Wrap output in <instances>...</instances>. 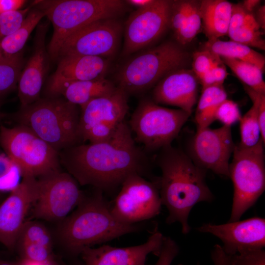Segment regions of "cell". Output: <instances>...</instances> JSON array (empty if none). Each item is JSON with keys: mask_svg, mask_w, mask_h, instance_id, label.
<instances>
[{"mask_svg": "<svg viewBox=\"0 0 265 265\" xmlns=\"http://www.w3.org/2000/svg\"><path fill=\"white\" fill-rule=\"evenodd\" d=\"M60 163L82 186L102 191L120 186L132 174H149L150 161L136 144L128 124L124 121L104 141L78 144L59 152Z\"/></svg>", "mask_w": 265, "mask_h": 265, "instance_id": "1", "label": "cell"}, {"mask_svg": "<svg viewBox=\"0 0 265 265\" xmlns=\"http://www.w3.org/2000/svg\"><path fill=\"white\" fill-rule=\"evenodd\" d=\"M156 159L161 172L158 183L161 204L168 212L166 222H179L182 232L187 234L191 229L188 216L194 205L214 199L206 182L207 171L171 144L159 150Z\"/></svg>", "mask_w": 265, "mask_h": 265, "instance_id": "2", "label": "cell"}, {"mask_svg": "<svg viewBox=\"0 0 265 265\" xmlns=\"http://www.w3.org/2000/svg\"><path fill=\"white\" fill-rule=\"evenodd\" d=\"M103 192L96 189L93 195L85 196L60 227L62 243L74 255H80L85 247L140 232L146 227L141 222L127 224L116 220Z\"/></svg>", "mask_w": 265, "mask_h": 265, "instance_id": "3", "label": "cell"}, {"mask_svg": "<svg viewBox=\"0 0 265 265\" xmlns=\"http://www.w3.org/2000/svg\"><path fill=\"white\" fill-rule=\"evenodd\" d=\"M78 106L60 96H49L21 107L16 115L27 127L59 152L81 144Z\"/></svg>", "mask_w": 265, "mask_h": 265, "instance_id": "4", "label": "cell"}, {"mask_svg": "<svg viewBox=\"0 0 265 265\" xmlns=\"http://www.w3.org/2000/svg\"><path fill=\"white\" fill-rule=\"evenodd\" d=\"M120 0H36L33 6L44 13L53 27L48 47L49 57L58 59L59 50L65 40L84 26L99 20L116 18L125 10Z\"/></svg>", "mask_w": 265, "mask_h": 265, "instance_id": "5", "label": "cell"}, {"mask_svg": "<svg viewBox=\"0 0 265 265\" xmlns=\"http://www.w3.org/2000/svg\"><path fill=\"white\" fill-rule=\"evenodd\" d=\"M188 54L176 43L167 41L129 59L118 71L116 86L129 95L153 88L170 72L183 68Z\"/></svg>", "mask_w": 265, "mask_h": 265, "instance_id": "6", "label": "cell"}, {"mask_svg": "<svg viewBox=\"0 0 265 265\" xmlns=\"http://www.w3.org/2000/svg\"><path fill=\"white\" fill-rule=\"evenodd\" d=\"M264 144L261 139L252 147H245L239 143L235 145L229 167L234 191L228 222L239 220L265 190Z\"/></svg>", "mask_w": 265, "mask_h": 265, "instance_id": "7", "label": "cell"}, {"mask_svg": "<svg viewBox=\"0 0 265 265\" xmlns=\"http://www.w3.org/2000/svg\"><path fill=\"white\" fill-rule=\"evenodd\" d=\"M0 144L22 178L41 177L60 170L59 152L25 126H1Z\"/></svg>", "mask_w": 265, "mask_h": 265, "instance_id": "8", "label": "cell"}, {"mask_svg": "<svg viewBox=\"0 0 265 265\" xmlns=\"http://www.w3.org/2000/svg\"><path fill=\"white\" fill-rule=\"evenodd\" d=\"M190 115L179 108L161 106L146 97L139 101L128 125L135 141L145 150L155 151L171 144Z\"/></svg>", "mask_w": 265, "mask_h": 265, "instance_id": "9", "label": "cell"}, {"mask_svg": "<svg viewBox=\"0 0 265 265\" xmlns=\"http://www.w3.org/2000/svg\"><path fill=\"white\" fill-rule=\"evenodd\" d=\"M127 93L117 86L111 93L92 100L80 108L79 133L82 143L104 141L125 121L128 112Z\"/></svg>", "mask_w": 265, "mask_h": 265, "instance_id": "10", "label": "cell"}, {"mask_svg": "<svg viewBox=\"0 0 265 265\" xmlns=\"http://www.w3.org/2000/svg\"><path fill=\"white\" fill-rule=\"evenodd\" d=\"M158 183L136 173L128 176L110 204L114 217L121 223L134 224L159 214L162 204Z\"/></svg>", "mask_w": 265, "mask_h": 265, "instance_id": "11", "label": "cell"}, {"mask_svg": "<svg viewBox=\"0 0 265 265\" xmlns=\"http://www.w3.org/2000/svg\"><path fill=\"white\" fill-rule=\"evenodd\" d=\"M38 196L34 203V217L48 221L64 220L78 207L85 195L77 180L60 170L40 178Z\"/></svg>", "mask_w": 265, "mask_h": 265, "instance_id": "12", "label": "cell"}, {"mask_svg": "<svg viewBox=\"0 0 265 265\" xmlns=\"http://www.w3.org/2000/svg\"><path fill=\"white\" fill-rule=\"evenodd\" d=\"M235 145L231 127H197L185 152L200 168L229 177V159Z\"/></svg>", "mask_w": 265, "mask_h": 265, "instance_id": "13", "label": "cell"}, {"mask_svg": "<svg viewBox=\"0 0 265 265\" xmlns=\"http://www.w3.org/2000/svg\"><path fill=\"white\" fill-rule=\"evenodd\" d=\"M122 26L116 18L94 21L76 31L63 42L58 52L61 57L80 55L106 58L116 51Z\"/></svg>", "mask_w": 265, "mask_h": 265, "instance_id": "14", "label": "cell"}, {"mask_svg": "<svg viewBox=\"0 0 265 265\" xmlns=\"http://www.w3.org/2000/svg\"><path fill=\"white\" fill-rule=\"evenodd\" d=\"M172 0H155L133 11L127 19L122 54L128 56L153 43L169 27Z\"/></svg>", "mask_w": 265, "mask_h": 265, "instance_id": "15", "label": "cell"}, {"mask_svg": "<svg viewBox=\"0 0 265 265\" xmlns=\"http://www.w3.org/2000/svg\"><path fill=\"white\" fill-rule=\"evenodd\" d=\"M36 178L24 177L18 186L0 205V242L9 249L15 247L30 208L38 196Z\"/></svg>", "mask_w": 265, "mask_h": 265, "instance_id": "16", "label": "cell"}, {"mask_svg": "<svg viewBox=\"0 0 265 265\" xmlns=\"http://www.w3.org/2000/svg\"><path fill=\"white\" fill-rule=\"evenodd\" d=\"M200 232L212 234L223 242L227 255L263 249L265 246V219L253 217L222 224L205 223L196 228Z\"/></svg>", "mask_w": 265, "mask_h": 265, "instance_id": "17", "label": "cell"}, {"mask_svg": "<svg viewBox=\"0 0 265 265\" xmlns=\"http://www.w3.org/2000/svg\"><path fill=\"white\" fill-rule=\"evenodd\" d=\"M163 237L156 229L143 244L124 247L105 244L97 248L87 247L80 255L84 265H147L149 254L158 257Z\"/></svg>", "mask_w": 265, "mask_h": 265, "instance_id": "18", "label": "cell"}, {"mask_svg": "<svg viewBox=\"0 0 265 265\" xmlns=\"http://www.w3.org/2000/svg\"><path fill=\"white\" fill-rule=\"evenodd\" d=\"M58 59L47 86L50 96H60L63 88L71 82L105 78L110 66L106 58L100 56L71 55Z\"/></svg>", "mask_w": 265, "mask_h": 265, "instance_id": "19", "label": "cell"}, {"mask_svg": "<svg viewBox=\"0 0 265 265\" xmlns=\"http://www.w3.org/2000/svg\"><path fill=\"white\" fill-rule=\"evenodd\" d=\"M199 83L192 70H175L153 87L152 99L157 104L177 106L191 114L197 100Z\"/></svg>", "mask_w": 265, "mask_h": 265, "instance_id": "20", "label": "cell"}, {"mask_svg": "<svg viewBox=\"0 0 265 265\" xmlns=\"http://www.w3.org/2000/svg\"><path fill=\"white\" fill-rule=\"evenodd\" d=\"M48 27V23L38 25L33 53L21 72L18 83L21 107L31 104L40 99L49 57L45 44Z\"/></svg>", "mask_w": 265, "mask_h": 265, "instance_id": "21", "label": "cell"}, {"mask_svg": "<svg viewBox=\"0 0 265 265\" xmlns=\"http://www.w3.org/2000/svg\"><path fill=\"white\" fill-rule=\"evenodd\" d=\"M254 15L245 11L240 3L233 4L228 34L231 40L264 50L265 40Z\"/></svg>", "mask_w": 265, "mask_h": 265, "instance_id": "22", "label": "cell"}, {"mask_svg": "<svg viewBox=\"0 0 265 265\" xmlns=\"http://www.w3.org/2000/svg\"><path fill=\"white\" fill-rule=\"evenodd\" d=\"M233 4L225 0L200 1L202 26L208 40L228 34Z\"/></svg>", "mask_w": 265, "mask_h": 265, "instance_id": "23", "label": "cell"}, {"mask_svg": "<svg viewBox=\"0 0 265 265\" xmlns=\"http://www.w3.org/2000/svg\"><path fill=\"white\" fill-rule=\"evenodd\" d=\"M116 87L112 81L105 78L74 81L67 84L60 96H63L70 103L81 107L92 100L111 93Z\"/></svg>", "mask_w": 265, "mask_h": 265, "instance_id": "24", "label": "cell"}, {"mask_svg": "<svg viewBox=\"0 0 265 265\" xmlns=\"http://www.w3.org/2000/svg\"><path fill=\"white\" fill-rule=\"evenodd\" d=\"M220 57L232 58L253 64L263 72L265 69V57L251 47L245 45L230 41H222L219 39L208 40L204 44V49Z\"/></svg>", "mask_w": 265, "mask_h": 265, "instance_id": "25", "label": "cell"}, {"mask_svg": "<svg viewBox=\"0 0 265 265\" xmlns=\"http://www.w3.org/2000/svg\"><path fill=\"white\" fill-rule=\"evenodd\" d=\"M45 16L39 8L31 9L18 29L0 39V58L11 57L21 53L31 33Z\"/></svg>", "mask_w": 265, "mask_h": 265, "instance_id": "26", "label": "cell"}, {"mask_svg": "<svg viewBox=\"0 0 265 265\" xmlns=\"http://www.w3.org/2000/svg\"><path fill=\"white\" fill-rule=\"evenodd\" d=\"M226 99L227 94L223 85L214 84L202 89L195 114L197 127H209L215 121L217 107Z\"/></svg>", "mask_w": 265, "mask_h": 265, "instance_id": "27", "label": "cell"}, {"mask_svg": "<svg viewBox=\"0 0 265 265\" xmlns=\"http://www.w3.org/2000/svg\"><path fill=\"white\" fill-rule=\"evenodd\" d=\"M225 64L244 85L254 91L265 93L263 71L258 66L248 62L226 57H220Z\"/></svg>", "mask_w": 265, "mask_h": 265, "instance_id": "28", "label": "cell"}, {"mask_svg": "<svg viewBox=\"0 0 265 265\" xmlns=\"http://www.w3.org/2000/svg\"><path fill=\"white\" fill-rule=\"evenodd\" d=\"M22 53L0 58V96L13 90L18 83L23 68Z\"/></svg>", "mask_w": 265, "mask_h": 265, "instance_id": "29", "label": "cell"}, {"mask_svg": "<svg viewBox=\"0 0 265 265\" xmlns=\"http://www.w3.org/2000/svg\"><path fill=\"white\" fill-rule=\"evenodd\" d=\"M201 27L200 1L188 0L184 24L175 38L179 44L185 45L191 42L200 32Z\"/></svg>", "mask_w": 265, "mask_h": 265, "instance_id": "30", "label": "cell"}, {"mask_svg": "<svg viewBox=\"0 0 265 265\" xmlns=\"http://www.w3.org/2000/svg\"><path fill=\"white\" fill-rule=\"evenodd\" d=\"M251 101L252 106L239 121L241 138L239 144L247 147L255 145L262 139L257 103L253 100Z\"/></svg>", "mask_w": 265, "mask_h": 265, "instance_id": "31", "label": "cell"}, {"mask_svg": "<svg viewBox=\"0 0 265 265\" xmlns=\"http://www.w3.org/2000/svg\"><path fill=\"white\" fill-rule=\"evenodd\" d=\"M19 242L38 244L50 249L53 245L51 234L46 227L41 223L32 221L24 223L17 243Z\"/></svg>", "mask_w": 265, "mask_h": 265, "instance_id": "32", "label": "cell"}, {"mask_svg": "<svg viewBox=\"0 0 265 265\" xmlns=\"http://www.w3.org/2000/svg\"><path fill=\"white\" fill-rule=\"evenodd\" d=\"M18 166L5 154H0V191H12L21 183Z\"/></svg>", "mask_w": 265, "mask_h": 265, "instance_id": "33", "label": "cell"}, {"mask_svg": "<svg viewBox=\"0 0 265 265\" xmlns=\"http://www.w3.org/2000/svg\"><path fill=\"white\" fill-rule=\"evenodd\" d=\"M31 6L0 14V39L12 33L23 24Z\"/></svg>", "mask_w": 265, "mask_h": 265, "instance_id": "34", "label": "cell"}, {"mask_svg": "<svg viewBox=\"0 0 265 265\" xmlns=\"http://www.w3.org/2000/svg\"><path fill=\"white\" fill-rule=\"evenodd\" d=\"M241 113L238 104L228 99L224 100L217 107L214 114V120H218L223 125L231 127L239 121Z\"/></svg>", "mask_w": 265, "mask_h": 265, "instance_id": "35", "label": "cell"}, {"mask_svg": "<svg viewBox=\"0 0 265 265\" xmlns=\"http://www.w3.org/2000/svg\"><path fill=\"white\" fill-rule=\"evenodd\" d=\"M220 59V56L207 50L196 52L192 55V70L199 79Z\"/></svg>", "mask_w": 265, "mask_h": 265, "instance_id": "36", "label": "cell"}, {"mask_svg": "<svg viewBox=\"0 0 265 265\" xmlns=\"http://www.w3.org/2000/svg\"><path fill=\"white\" fill-rule=\"evenodd\" d=\"M20 250L26 259L39 262H52V249L44 246L27 242H19Z\"/></svg>", "mask_w": 265, "mask_h": 265, "instance_id": "37", "label": "cell"}, {"mask_svg": "<svg viewBox=\"0 0 265 265\" xmlns=\"http://www.w3.org/2000/svg\"><path fill=\"white\" fill-rule=\"evenodd\" d=\"M232 265H265L263 249L248 250L232 256Z\"/></svg>", "mask_w": 265, "mask_h": 265, "instance_id": "38", "label": "cell"}, {"mask_svg": "<svg viewBox=\"0 0 265 265\" xmlns=\"http://www.w3.org/2000/svg\"><path fill=\"white\" fill-rule=\"evenodd\" d=\"M179 251V246L174 239L170 237L164 236L159 259L155 265H171Z\"/></svg>", "mask_w": 265, "mask_h": 265, "instance_id": "39", "label": "cell"}, {"mask_svg": "<svg viewBox=\"0 0 265 265\" xmlns=\"http://www.w3.org/2000/svg\"><path fill=\"white\" fill-rule=\"evenodd\" d=\"M244 88L251 100L256 101L257 106L258 115L261 130V138L265 142V93L256 92L244 85Z\"/></svg>", "mask_w": 265, "mask_h": 265, "instance_id": "40", "label": "cell"}, {"mask_svg": "<svg viewBox=\"0 0 265 265\" xmlns=\"http://www.w3.org/2000/svg\"><path fill=\"white\" fill-rule=\"evenodd\" d=\"M211 256L213 265H232V256L225 253L222 246L219 244L213 246Z\"/></svg>", "mask_w": 265, "mask_h": 265, "instance_id": "41", "label": "cell"}, {"mask_svg": "<svg viewBox=\"0 0 265 265\" xmlns=\"http://www.w3.org/2000/svg\"><path fill=\"white\" fill-rule=\"evenodd\" d=\"M211 70L216 84L223 85L228 74L225 64L221 58L213 65Z\"/></svg>", "mask_w": 265, "mask_h": 265, "instance_id": "42", "label": "cell"}, {"mask_svg": "<svg viewBox=\"0 0 265 265\" xmlns=\"http://www.w3.org/2000/svg\"><path fill=\"white\" fill-rule=\"evenodd\" d=\"M26 2L23 0H0V14L19 10Z\"/></svg>", "mask_w": 265, "mask_h": 265, "instance_id": "43", "label": "cell"}, {"mask_svg": "<svg viewBox=\"0 0 265 265\" xmlns=\"http://www.w3.org/2000/svg\"><path fill=\"white\" fill-rule=\"evenodd\" d=\"M199 82L202 86V89L216 84L211 70L205 73L199 79Z\"/></svg>", "mask_w": 265, "mask_h": 265, "instance_id": "44", "label": "cell"}, {"mask_svg": "<svg viewBox=\"0 0 265 265\" xmlns=\"http://www.w3.org/2000/svg\"><path fill=\"white\" fill-rule=\"evenodd\" d=\"M155 0H125L126 3L129 4L136 9L145 8L151 5Z\"/></svg>", "mask_w": 265, "mask_h": 265, "instance_id": "45", "label": "cell"}, {"mask_svg": "<svg viewBox=\"0 0 265 265\" xmlns=\"http://www.w3.org/2000/svg\"><path fill=\"white\" fill-rule=\"evenodd\" d=\"M255 20L262 29H265V6L261 5L260 6L257 11L256 15L254 16Z\"/></svg>", "mask_w": 265, "mask_h": 265, "instance_id": "46", "label": "cell"}, {"mask_svg": "<svg viewBox=\"0 0 265 265\" xmlns=\"http://www.w3.org/2000/svg\"><path fill=\"white\" fill-rule=\"evenodd\" d=\"M261 0H245L240 3L243 8L247 12L253 13V11L259 5Z\"/></svg>", "mask_w": 265, "mask_h": 265, "instance_id": "47", "label": "cell"}, {"mask_svg": "<svg viewBox=\"0 0 265 265\" xmlns=\"http://www.w3.org/2000/svg\"><path fill=\"white\" fill-rule=\"evenodd\" d=\"M17 265H54L53 262H39L23 259Z\"/></svg>", "mask_w": 265, "mask_h": 265, "instance_id": "48", "label": "cell"}, {"mask_svg": "<svg viewBox=\"0 0 265 265\" xmlns=\"http://www.w3.org/2000/svg\"><path fill=\"white\" fill-rule=\"evenodd\" d=\"M0 265H17L0 259Z\"/></svg>", "mask_w": 265, "mask_h": 265, "instance_id": "49", "label": "cell"}, {"mask_svg": "<svg viewBox=\"0 0 265 265\" xmlns=\"http://www.w3.org/2000/svg\"><path fill=\"white\" fill-rule=\"evenodd\" d=\"M84 265V264L82 263H80V262H76V263H74L72 264H70V265Z\"/></svg>", "mask_w": 265, "mask_h": 265, "instance_id": "50", "label": "cell"}, {"mask_svg": "<svg viewBox=\"0 0 265 265\" xmlns=\"http://www.w3.org/2000/svg\"><path fill=\"white\" fill-rule=\"evenodd\" d=\"M0 106H1V104L0 103Z\"/></svg>", "mask_w": 265, "mask_h": 265, "instance_id": "51", "label": "cell"}]
</instances>
